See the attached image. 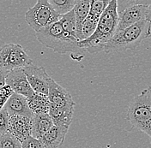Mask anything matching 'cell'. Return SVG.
Segmentation results:
<instances>
[{
	"instance_id": "d4e9b609",
	"label": "cell",
	"mask_w": 151,
	"mask_h": 148,
	"mask_svg": "<svg viewBox=\"0 0 151 148\" xmlns=\"http://www.w3.org/2000/svg\"><path fill=\"white\" fill-rule=\"evenodd\" d=\"M22 148H45V147L40 139L30 136L22 142Z\"/></svg>"
},
{
	"instance_id": "6da1fadb",
	"label": "cell",
	"mask_w": 151,
	"mask_h": 148,
	"mask_svg": "<svg viewBox=\"0 0 151 148\" xmlns=\"http://www.w3.org/2000/svg\"><path fill=\"white\" fill-rule=\"evenodd\" d=\"M118 23V1L111 0L99 19L94 34L84 40L78 41V47L91 54L103 51L105 46L116 34Z\"/></svg>"
},
{
	"instance_id": "ac0fdd59",
	"label": "cell",
	"mask_w": 151,
	"mask_h": 148,
	"mask_svg": "<svg viewBox=\"0 0 151 148\" xmlns=\"http://www.w3.org/2000/svg\"><path fill=\"white\" fill-rule=\"evenodd\" d=\"M59 22L61 23L62 28H64L65 33L77 39V37H76V25L75 15H74L73 10H71L70 12L60 16Z\"/></svg>"
},
{
	"instance_id": "83f0119b",
	"label": "cell",
	"mask_w": 151,
	"mask_h": 148,
	"mask_svg": "<svg viewBox=\"0 0 151 148\" xmlns=\"http://www.w3.org/2000/svg\"><path fill=\"white\" fill-rule=\"evenodd\" d=\"M147 91H148V96H149V99H150V100L151 102V87H148L147 88Z\"/></svg>"
},
{
	"instance_id": "7402d4cb",
	"label": "cell",
	"mask_w": 151,
	"mask_h": 148,
	"mask_svg": "<svg viewBox=\"0 0 151 148\" xmlns=\"http://www.w3.org/2000/svg\"><path fill=\"white\" fill-rule=\"evenodd\" d=\"M0 148H22V142L9 133L0 135Z\"/></svg>"
},
{
	"instance_id": "4316f807",
	"label": "cell",
	"mask_w": 151,
	"mask_h": 148,
	"mask_svg": "<svg viewBox=\"0 0 151 148\" xmlns=\"http://www.w3.org/2000/svg\"><path fill=\"white\" fill-rule=\"evenodd\" d=\"M145 20H146L147 21H149L150 23H151V2H150V4L148 5V7H147V11H146Z\"/></svg>"
},
{
	"instance_id": "9c48e42d",
	"label": "cell",
	"mask_w": 151,
	"mask_h": 148,
	"mask_svg": "<svg viewBox=\"0 0 151 148\" xmlns=\"http://www.w3.org/2000/svg\"><path fill=\"white\" fill-rule=\"evenodd\" d=\"M47 98L52 105L58 108L74 109L76 105L70 93L52 79L49 83Z\"/></svg>"
},
{
	"instance_id": "603a6c76",
	"label": "cell",
	"mask_w": 151,
	"mask_h": 148,
	"mask_svg": "<svg viewBox=\"0 0 151 148\" xmlns=\"http://www.w3.org/2000/svg\"><path fill=\"white\" fill-rule=\"evenodd\" d=\"M9 116L4 108L0 110V135L8 133Z\"/></svg>"
},
{
	"instance_id": "8992f818",
	"label": "cell",
	"mask_w": 151,
	"mask_h": 148,
	"mask_svg": "<svg viewBox=\"0 0 151 148\" xmlns=\"http://www.w3.org/2000/svg\"><path fill=\"white\" fill-rule=\"evenodd\" d=\"M121 9H118L119 13V23L117 32L122 31L132 25L145 20L147 7L150 4L149 1H125L122 2ZM116 32V33H117Z\"/></svg>"
},
{
	"instance_id": "277c9868",
	"label": "cell",
	"mask_w": 151,
	"mask_h": 148,
	"mask_svg": "<svg viewBox=\"0 0 151 148\" xmlns=\"http://www.w3.org/2000/svg\"><path fill=\"white\" fill-rule=\"evenodd\" d=\"M126 119L132 128L146 134L151 143V102L148 96L147 88L130 102Z\"/></svg>"
},
{
	"instance_id": "30bf717a",
	"label": "cell",
	"mask_w": 151,
	"mask_h": 148,
	"mask_svg": "<svg viewBox=\"0 0 151 148\" xmlns=\"http://www.w3.org/2000/svg\"><path fill=\"white\" fill-rule=\"evenodd\" d=\"M5 84L12 89L13 93L20 94L27 99L34 94V91L29 86L22 69H15L9 71L6 76Z\"/></svg>"
},
{
	"instance_id": "ffe728a7",
	"label": "cell",
	"mask_w": 151,
	"mask_h": 148,
	"mask_svg": "<svg viewBox=\"0 0 151 148\" xmlns=\"http://www.w3.org/2000/svg\"><path fill=\"white\" fill-rule=\"evenodd\" d=\"M99 19L94 18L90 16H88L87 18L83 23L82 26V40H84L86 39L89 38L94 33L97 24H98Z\"/></svg>"
},
{
	"instance_id": "d6986e66",
	"label": "cell",
	"mask_w": 151,
	"mask_h": 148,
	"mask_svg": "<svg viewBox=\"0 0 151 148\" xmlns=\"http://www.w3.org/2000/svg\"><path fill=\"white\" fill-rule=\"evenodd\" d=\"M48 3L57 12L59 16H62L73 10L76 0H49Z\"/></svg>"
},
{
	"instance_id": "5bb4252c",
	"label": "cell",
	"mask_w": 151,
	"mask_h": 148,
	"mask_svg": "<svg viewBox=\"0 0 151 148\" xmlns=\"http://www.w3.org/2000/svg\"><path fill=\"white\" fill-rule=\"evenodd\" d=\"M53 127V122L49 114L34 115L32 118V137L40 139L48 130Z\"/></svg>"
},
{
	"instance_id": "9a60e30c",
	"label": "cell",
	"mask_w": 151,
	"mask_h": 148,
	"mask_svg": "<svg viewBox=\"0 0 151 148\" xmlns=\"http://www.w3.org/2000/svg\"><path fill=\"white\" fill-rule=\"evenodd\" d=\"M74 109L58 108L53 105H50L49 116L51 117L54 126H60L68 128L70 126L73 117Z\"/></svg>"
},
{
	"instance_id": "5b68a950",
	"label": "cell",
	"mask_w": 151,
	"mask_h": 148,
	"mask_svg": "<svg viewBox=\"0 0 151 148\" xmlns=\"http://www.w3.org/2000/svg\"><path fill=\"white\" fill-rule=\"evenodd\" d=\"M60 16L47 0H38L25 14V20L35 33L59 21Z\"/></svg>"
},
{
	"instance_id": "2e32d148",
	"label": "cell",
	"mask_w": 151,
	"mask_h": 148,
	"mask_svg": "<svg viewBox=\"0 0 151 148\" xmlns=\"http://www.w3.org/2000/svg\"><path fill=\"white\" fill-rule=\"evenodd\" d=\"M90 0H76L75 7L73 9L76 25V37L79 41L82 39V26L88 16L90 9Z\"/></svg>"
},
{
	"instance_id": "44dd1931",
	"label": "cell",
	"mask_w": 151,
	"mask_h": 148,
	"mask_svg": "<svg viewBox=\"0 0 151 148\" xmlns=\"http://www.w3.org/2000/svg\"><path fill=\"white\" fill-rule=\"evenodd\" d=\"M108 0H92L90 4V9L88 16L96 19H100L105 9L109 4Z\"/></svg>"
},
{
	"instance_id": "8fae6325",
	"label": "cell",
	"mask_w": 151,
	"mask_h": 148,
	"mask_svg": "<svg viewBox=\"0 0 151 148\" xmlns=\"http://www.w3.org/2000/svg\"><path fill=\"white\" fill-rule=\"evenodd\" d=\"M32 118L19 115L9 116L8 133L22 142L32 135Z\"/></svg>"
},
{
	"instance_id": "4fadbf2b",
	"label": "cell",
	"mask_w": 151,
	"mask_h": 148,
	"mask_svg": "<svg viewBox=\"0 0 151 148\" xmlns=\"http://www.w3.org/2000/svg\"><path fill=\"white\" fill-rule=\"evenodd\" d=\"M68 128L54 126L50 129L47 133L40 139L45 148H58L65 141Z\"/></svg>"
},
{
	"instance_id": "484cf974",
	"label": "cell",
	"mask_w": 151,
	"mask_h": 148,
	"mask_svg": "<svg viewBox=\"0 0 151 148\" xmlns=\"http://www.w3.org/2000/svg\"><path fill=\"white\" fill-rule=\"evenodd\" d=\"M8 72L9 71L5 70L4 69L0 67V89L6 85L5 84V81H6V76H7Z\"/></svg>"
},
{
	"instance_id": "52a82bcc",
	"label": "cell",
	"mask_w": 151,
	"mask_h": 148,
	"mask_svg": "<svg viewBox=\"0 0 151 148\" xmlns=\"http://www.w3.org/2000/svg\"><path fill=\"white\" fill-rule=\"evenodd\" d=\"M32 59L18 44H5L0 47V67L7 71L32 64Z\"/></svg>"
},
{
	"instance_id": "e0dca14e",
	"label": "cell",
	"mask_w": 151,
	"mask_h": 148,
	"mask_svg": "<svg viewBox=\"0 0 151 148\" xmlns=\"http://www.w3.org/2000/svg\"><path fill=\"white\" fill-rule=\"evenodd\" d=\"M28 105L34 115L47 114L50 109V102L47 96L44 94L34 93V94L27 99Z\"/></svg>"
},
{
	"instance_id": "7c38bea8",
	"label": "cell",
	"mask_w": 151,
	"mask_h": 148,
	"mask_svg": "<svg viewBox=\"0 0 151 148\" xmlns=\"http://www.w3.org/2000/svg\"><path fill=\"white\" fill-rule=\"evenodd\" d=\"M4 108L8 112L9 116L19 115L31 118L34 117L33 112L30 111L28 107L27 98L17 93H14L9 97Z\"/></svg>"
},
{
	"instance_id": "3957f363",
	"label": "cell",
	"mask_w": 151,
	"mask_h": 148,
	"mask_svg": "<svg viewBox=\"0 0 151 148\" xmlns=\"http://www.w3.org/2000/svg\"><path fill=\"white\" fill-rule=\"evenodd\" d=\"M151 35V23L141 21L122 31L117 32L104 47L106 53L133 50Z\"/></svg>"
},
{
	"instance_id": "7a4b0ae2",
	"label": "cell",
	"mask_w": 151,
	"mask_h": 148,
	"mask_svg": "<svg viewBox=\"0 0 151 148\" xmlns=\"http://www.w3.org/2000/svg\"><path fill=\"white\" fill-rule=\"evenodd\" d=\"M35 36L40 44L52 49L56 53L70 52L72 56L76 55L80 60L83 58V55L80 52L81 49L78 47L79 40L65 33L59 21L36 32Z\"/></svg>"
},
{
	"instance_id": "cb8c5ba5",
	"label": "cell",
	"mask_w": 151,
	"mask_h": 148,
	"mask_svg": "<svg viewBox=\"0 0 151 148\" xmlns=\"http://www.w3.org/2000/svg\"><path fill=\"white\" fill-rule=\"evenodd\" d=\"M13 93H14L12 89L7 85H5L4 87L0 89V110H2L4 107L7 100Z\"/></svg>"
},
{
	"instance_id": "ba28073f",
	"label": "cell",
	"mask_w": 151,
	"mask_h": 148,
	"mask_svg": "<svg viewBox=\"0 0 151 148\" xmlns=\"http://www.w3.org/2000/svg\"><path fill=\"white\" fill-rule=\"evenodd\" d=\"M22 69L34 93L47 96L52 78L48 75L45 68L31 64L22 68Z\"/></svg>"
}]
</instances>
